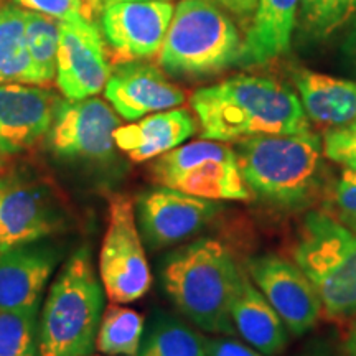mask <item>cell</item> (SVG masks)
Masks as SVG:
<instances>
[{
    "label": "cell",
    "mask_w": 356,
    "mask_h": 356,
    "mask_svg": "<svg viewBox=\"0 0 356 356\" xmlns=\"http://www.w3.org/2000/svg\"><path fill=\"white\" fill-rule=\"evenodd\" d=\"M322 203L325 213L356 233V173L341 170L330 180Z\"/></svg>",
    "instance_id": "cell-28"
},
{
    "label": "cell",
    "mask_w": 356,
    "mask_h": 356,
    "mask_svg": "<svg viewBox=\"0 0 356 356\" xmlns=\"http://www.w3.org/2000/svg\"><path fill=\"white\" fill-rule=\"evenodd\" d=\"M213 2L225 8L229 15L236 17L241 24L248 25L251 24L252 17H254L259 0H213Z\"/></svg>",
    "instance_id": "cell-32"
},
{
    "label": "cell",
    "mask_w": 356,
    "mask_h": 356,
    "mask_svg": "<svg viewBox=\"0 0 356 356\" xmlns=\"http://www.w3.org/2000/svg\"><path fill=\"white\" fill-rule=\"evenodd\" d=\"M134 207L142 239L154 251L193 238L220 211V204L213 200L167 186L144 191Z\"/></svg>",
    "instance_id": "cell-11"
},
{
    "label": "cell",
    "mask_w": 356,
    "mask_h": 356,
    "mask_svg": "<svg viewBox=\"0 0 356 356\" xmlns=\"http://www.w3.org/2000/svg\"><path fill=\"white\" fill-rule=\"evenodd\" d=\"M202 137L239 142L249 137L312 131L297 91L262 74H236L190 97Z\"/></svg>",
    "instance_id": "cell-1"
},
{
    "label": "cell",
    "mask_w": 356,
    "mask_h": 356,
    "mask_svg": "<svg viewBox=\"0 0 356 356\" xmlns=\"http://www.w3.org/2000/svg\"><path fill=\"white\" fill-rule=\"evenodd\" d=\"M99 279L113 304H131L149 292V262L131 198L115 195L109 203V222L99 252Z\"/></svg>",
    "instance_id": "cell-8"
},
{
    "label": "cell",
    "mask_w": 356,
    "mask_h": 356,
    "mask_svg": "<svg viewBox=\"0 0 356 356\" xmlns=\"http://www.w3.org/2000/svg\"><path fill=\"white\" fill-rule=\"evenodd\" d=\"M300 0H259L243 38L238 65L256 66L274 61L291 47Z\"/></svg>",
    "instance_id": "cell-20"
},
{
    "label": "cell",
    "mask_w": 356,
    "mask_h": 356,
    "mask_svg": "<svg viewBox=\"0 0 356 356\" xmlns=\"http://www.w3.org/2000/svg\"><path fill=\"white\" fill-rule=\"evenodd\" d=\"M207 338L165 312H155L137 356H208Z\"/></svg>",
    "instance_id": "cell-23"
},
{
    "label": "cell",
    "mask_w": 356,
    "mask_h": 356,
    "mask_svg": "<svg viewBox=\"0 0 356 356\" xmlns=\"http://www.w3.org/2000/svg\"><path fill=\"white\" fill-rule=\"evenodd\" d=\"M155 184L213 202L251 200L234 147L218 140H195L160 155L150 165Z\"/></svg>",
    "instance_id": "cell-7"
},
{
    "label": "cell",
    "mask_w": 356,
    "mask_h": 356,
    "mask_svg": "<svg viewBox=\"0 0 356 356\" xmlns=\"http://www.w3.org/2000/svg\"><path fill=\"white\" fill-rule=\"evenodd\" d=\"M231 322L234 332L264 356L282 353L287 346V327L259 289L252 284L246 270L231 305Z\"/></svg>",
    "instance_id": "cell-21"
},
{
    "label": "cell",
    "mask_w": 356,
    "mask_h": 356,
    "mask_svg": "<svg viewBox=\"0 0 356 356\" xmlns=\"http://www.w3.org/2000/svg\"><path fill=\"white\" fill-rule=\"evenodd\" d=\"M292 81L310 122L325 129L356 124V81L305 68L293 71Z\"/></svg>",
    "instance_id": "cell-19"
},
{
    "label": "cell",
    "mask_w": 356,
    "mask_h": 356,
    "mask_svg": "<svg viewBox=\"0 0 356 356\" xmlns=\"http://www.w3.org/2000/svg\"><path fill=\"white\" fill-rule=\"evenodd\" d=\"M104 312V287L83 248L66 261L48 292L38 323L40 356H88Z\"/></svg>",
    "instance_id": "cell-4"
},
{
    "label": "cell",
    "mask_w": 356,
    "mask_h": 356,
    "mask_svg": "<svg viewBox=\"0 0 356 356\" xmlns=\"http://www.w3.org/2000/svg\"><path fill=\"white\" fill-rule=\"evenodd\" d=\"M243 38L213 0H181L173 10L159 63L172 76L203 78L238 65Z\"/></svg>",
    "instance_id": "cell-5"
},
{
    "label": "cell",
    "mask_w": 356,
    "mask_h": 356,
    "mask_svg": "<svg viewBox=\"0 0 356 356\" xmlns=\"http://www.w3.org/2000/svg\"><path fill=\"white\" fill-rule=\"evenodd\" d=\"M341 55L345 58V63L350 70L356 73V19L351 22L350 30L345 35L343 44H341Z\"/></svg>",
    "instance_id": "cell-33"
},
{
    "label": "cell",
    "mask_w": 356,
    "mask_h": 356,
    "mask_svg": "<svg viewBox=\"0 0 356 356\" xmlns=\"http://www.w3.org/2000/svg\"><path fill=\"white\" fill-rule=\"evenodd\" d=\"M115 2H144V0H102V6H109V3H115Z\"/></svg>",
    "instance_id": "cell-36"
},
{
    "label": "cell",
    "mask_w": 356,
    "mask_h": 356,
    "mask_svg": "<svg viewBox=\"0 0 356 356\" xmlns=\"http://www.w3.org/2000/svg\"><path fill=\"white\" fill-rule=\"evenodd\" d=\"M88 356H89V355H88Z\"/></svg>",
    "instance_id": "cell-37"
},
{
    "label": "cell",
    "mask_w": 356,
    "mask_h": 356,
    "mask_svg": "<svg viewBox=\"0 0 356 356\" xmlns=\"http://www.w3.org/2000/svg\"><path fill=\"white\" fill-rule=\"evenodd\" d=\"M53 226L55 213L43 188L0 181V251L38 241Z\"/></svg>",
    "instance_id": "cell-17"
},
{
    "label": "cell",
    "mask_w": 356,
    "mask_h": 356,
    "mask_svg": "<svg viewBox=\"0 0 356 356\" xmlns=\"http://www.w3.org/2000/svg\"><path fill=\"white\" fill-rule=\"evenodd\" d=\"M119 126L118 113L99 97L60 101L48 131V144L65 159L104 160L114 154V132Z\"/></svg>",
    "instance_id": "cell-10"
},
{
    "label": "cell",
    "mask_w": 356,
    "mask_h": 356,
    "mask_svg": "<svg viewBox=\"0 0 356 356\" xmlns=\"http://www.w3.org/2000/svg\"><path fill=\"white\" fill-rule=\"evenodd\" d=\"M234 150L251 198L273 210H309L330 184L322 137L314 131L249 137Z\"/></svg>",
    "instance_id": "cell-2"
},
{
    "label": "cell",
    "mask_w": 356,
    "mask_h": 356,
    "mask_svg": "<svg viewBox=\"0 0 356 356\" xmlns=\"http://www.w3.org/2000/svg\"><path fill=\"white\" fill-rule=\"evenodd\" d=\"M26 10L20 6L0 7V84H37L25 40Z\"/></svg>",
    "instance_id": "cell-22"
},
{
    "label": "cell",
    "mask_w": 356,
    "mask_h": 356,
    "mask_svg": "<svg viewBox=\"0 0 356 356\" xmlns=\"http://www.w3.org/2000/svg\"><path fill=\"white\" fill-rule=\"evenodd\" d=\"M25 40L38 86L51 83L56 78L60 22L44 13L26 10Z\"/></svg>",
    "instance_id": "cell-25"
},
{
    "label": "cell",
    "mask_w": 356,
    "mask_h": 356,
    "mask_svg": "<svg viewBox=\"0 0 356 356\" xmlns=\"http://www.w3.org/2000/svg\"><path fill=\"white\" fill-rule=\"evenodd\" d=\"M26 10L44 13L58 22H95L102 13V0H15Z\"/></svg>",
    "instance_id": "cell-29"
},
{
    "label": "cell",
    "mask_w": 356,
    "mask_h": 356,
    "mask_svg": "<svg viewBox=\"0 0 356 356\" xmlns=\"http://www.w3.org/2000/svg\"><path fill=\"white\" fill-rule=\"evenodd\" d=\"M297 356H332L330 350H328L327 345L323 343H312L309 348H305L302 353Z\"/></svg>",
    "instance_id": "cell-35"
},
{
    "label": "cell",
    "mask_w": 356,
    "mask_h": 356,
    "mask_svg": "<svg viewBox=\"0 0 356 356\" xmlns=\"http://www.w3.org/2000/svg\"><path fill=\"white\" fill-rule=\"evenodd\" d=\"M292 259L304 270L330 320L356 315V233L325 211H309L302 221Z\"/></svg>",
    "instance_id": "cell-6"
},
{
    "label": "cell",
    "mask_w": 356,
    "mask_h": 356,
    "mask_svg": "<svg viewBox=\"0 0 356 356\" xmlns=\"http://www.w3.org/2000/svg\"><path fill=\"white\" fill-rule=\"evenodd\" d=\"M325 159L356 173V124L327 129L322 137Z\"/></svg>",
    "instance_id": "cell-30"
},
{
    "label": "cell",
    "mask_w": 356,
    "mask_h": 356,
    "mask_svg": "<svg viewBox=\"0 0 356 356\" xmlns=\"http://www.w3.org/2000/svg\"><path fill=\"white\" fill-rule=\"evenodd\" d=\"M58 254L33 243L0 251V309L38 307Z\"/></svg>",
    "instance_id": "cell-16"
},
{
    "label": "cell",
    "mask_w": 356,
    "mask_h": 356,
    "mask_svg": "<svg viewBox=\"0 0 356 356\" xmlns=\"http://www.w3.org/2000/svg\"><path fill=\"white\" fill-rule=\"evenodd\" d=\"M104 96L126 121L175 109L186 99L184 89L168 81L159 66L144 60L115 66L104 86Z\"/></svg>",
    "instance_id": "cell-14"
},
{
    "label": "cell",
    "mask_w": 356,
    "mask_h": 356,
    "mask_svg": "<svg viewBox=\"0 0 356 356\" xmlns=\"http://www.w3.org/2000/svg\"><path fill=\"white\" fill-rule=\"evenodd\" d=\"M244 270L225 244L211 238L178 248L162 264V286L178 310L210 333H234L231 305Z\"/></svg>",
    "instance_id": "cell-3"
},
{
    "label": "cell",
    "mask_w": 356,
    "mask_h": 356,
    "mask_svg": "<svg viewBox=\"0 0 356 356\" xmlns=\"http://www.w3.org/2000/svg\"><path fill=\"white\" fill-rule=\"evenodd\" d=\"M173 10L168 0L115 2L102 8L101 25L114 63L159 55Z\"/></svg>",
    "instance_id": "cell-12"
},
{
    "label": "cell",
    "mask_w": 356,
    "mask_h": 356,
    "mask_svg": "<svg viewBox=\"0 0 356 356\" xmlns=\"http://www.w3.org/2000/svg\"><path fill=\"white\" fill-rule=\"evenodd\" d=\"M302 29L314 38H325L356 19V0H300Z\"/></svg>",
    "instance_id": "cell-27"
},
{
    "label": "cell",
    "mask_w": 356,
    "mask_h": 356,
    "mask_svg": "<svg viewBox=\"0 0 356 356\" xmlns=\"http://www.w3.org/2000/svg\"><path fill=\"white\" fill-rule=\"evenodd\" d=\"M111 71L108 48L95 22H60L56 84L66 99L99 95Z\"/></svg>",
    "instance_id": "cell-13"
},
{
    "label": "cell",
    "mask_w": 356,
    "mask_h": 356,
    "mask_svg": "<svg viewBox=\"0 0 356 356\" xmlns=\"http://www.w3.org/2000/svg\"><path fill=\"white\" fill-rule=\"evenodd\" d=\"M246 274L293 337L309 333L323 315L317 289L304 270L279 254L249 257Z\"/></svg>",
    "instance_id": "cell-9"
},
{
    "label": "cell",
    "mask_w": 356,
    "mask_h": 356,
    "mask_svg": "<svg viewBox=\"0 0 356 356\" xmlns=\"http://www.w3.org/2000/svg\"><path fill=\"white\" fill-rule=\"evenodd\" d=\"M38 307L0 309V356H40Z\"/></svg>",
    "instance_id": "cell-26"
},
{
    "label": "cell",
    "mask_w": 356,
    "mask_h": 356,
    "mask_svg": "<svg viewBox=\"0 0 356 356\" xmlns=\"http://www.w3.org/2000/svg\"><path fill=\"white\" fill-rule=\"evenodd\" d=\"M58 97L37 84H0V155L29 150L50 131Z\"/></svg>",
    "instance_id": "cell-15"
},
{
    "label": "cell",
    "mask_w": 356,
    "mask_h": 356,
    "mask_svg": "<svg viewBox=\"0 0 356 356\" xmlns=\"http://www.w3.org/2000/svg\"><path fill=\"white\" fill-rule=\"evenodd\" d=\"M204 343H207L208 356H264L251 345L229 337L207 338Z\"/></svg>",
    "instance_id": "cell-31"
},
{
    "label": "cell",
    "mask_w": 356,
    "mask_h": 356,
    "mask_svg": "<svg viewBox=\"0 0 356 356\" xmlns=\"http://www.w3.org/2000/svg\"><path fill=\"white\" fill-rule=\"evenodd\" d=\"M340 356H356V315L351 318L348 330H346L343 341H341Z\"/></svg>",
    "instance_id": "cell-34"
},
{
    "label": "cell",
    "mask_w": 356,
    "mask_h": 356,
    "mask_svg": "<svg viewBox=\"0 0 356 356\" xmlns=\"http://www.w3.org/2000/svg\"><path fill=\"white\" fill-rule=\"evenodd\" d=\"M197 129L198 122L190 111L167 109L119 126L114 132V144L134 162H149L177 149Z\"/></svg>",
    "instance_id": "cell-18"
},
{
    "label": "cell",
    "mask_w": 356,
    "mask_h": 356,
    "mask_svg": "<svg viewBox=\"0 0 356 356\" xmlns=\"http://www.w3.org/2000/svg\"><path fill=\"white\" fill-rule=\"evenodd\" d=\"M145 320L139 312L111 304L102 312L96 335V350L108 356H137Z\"/></svg>",
    "instance_id": "cell-24"
}]
</instances>
